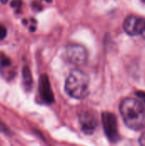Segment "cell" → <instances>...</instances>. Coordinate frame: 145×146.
<instances>
[{
	"label": "cell",
	"mask_w": 145,
	"mask_h": 146,
	"mask_svg": "<svg viewBox=\"0 0 145 146\" xmlns=\"http://www.w3.org/2000/svg\"><path fill=\"white\" fill-rule=\"evenodd\" d=\"M22 5L21 0H13L10 3V6L13 8H21Z\"/></svg>",
	"instance_id": "11"
},
{
	"label": "cell",
	"mask_w": 145,
	"mask_h": 146,
	"mask_svg": "<svg viewBox=\"0 0 145 146\" xmlns=\"http://www.w3.org/2000/svg\"><path fill=\"white\" fill-rule=\"evenodd\" d=\"M7 35V29L4 26L0 24V41L4 39Z\"/></svg>",
	"instance_id": "10"
},
{
	"label": "cell",
	"mask_w": 145,
	"mask_h": 146,
	"mask_svg": "<svg viewBox=\"0 0 145 146\" xmlns=\"http://www.w3.org/2000/svg\"><path fill=\"white\" fill-rule=\"evenodd\" d=\"M89 78L82 71L73 69L65 82V91L68 96L75 99H83L89 94Z\"/></svg>",
	"instance_id": "2"
},
{
	"label": "cell",
	"mask_w": 145,
	"mask_h": 146,
	"mask_svg": "<svg viewBox=\"0 0 145 146\" xmlns=\"http://www.w3.org/2000/svg\"><path fill=\"white\" fill-rule=\"evenodd\" d=\"M22 78H23V82L27 90H30L32 86V74L27 66H25L22 70Z\"/></svg>",
	"instance_id": "8"
},
{
	"label": "cell",
	"mask_w": 145,
	"mask_h": 146,
	"mask_svg": "<svg viewBox=\"0 0 145 146\" xmlns=\"http://www.w3.org/2000/svg\"><path fill=\"white\" fill-rule=\"evenodd\" d=\"M66 56L71 63L80 66L86 62L88 52L86 49L79 44H70L66 48Z\"/></svg>",
	"instance_id": "4"
},
{
	"label": "cell",
	"mask_w": 145,
	"mask_h": 146,
	"mask_svg": "<svg viewBox=\"0 0 145 146\" xmlns=\"http://www.w3.org/2000/svg\"><path fill=\"white\" fill-rule=\"evenodd\" d=\"M139 145L140 146H145V133H144L139 138Z\"/></svg>",
	"instance_id": "13"
},
{
	"label": "cell",
	"mask_w": 145,
	"mask_h": 146,
	"mask_svg": "<svg viewBox=\"0 0 145 146\" xmlns=\"http://www.w3.org/2000/svg\"><path fill=\"white\" fill-rule=\"evenodd\" d=\"M39 94L41 98L46 104H52L55 101L54 94L50 86V83L49 78L46 74H42L39 79V86H38Z\"/></svg>",
	"instance_id": "7"
},
{
	"label": "cell",
	"mask_w": 145,
	"mask_h": 146,
	"mask_svg": "<svg viewBox=\"0 0 145 146\" xmlns=\"http://www.w3.org/2000/svg\"><path fill=\"white\" fill-rule=\"evenodd\" d=\"M136 95L145 104V92H137Z\"/></svg>",
	"instance_id": "12"
},
{
	"label": "cell",
	"mask_w": 145,
	"mask_h": 146,
	"mask_svg": "<svg viewBox=\"0 0 145 146\" xmlns=\"http://www.w3.org/2000/svg\"><path fill=\"white\" fill-rule=\"evenodd\" d=\"M1 1V3H3V4H5V3H7V2H8V0H0Z\"/></svg>",
	"instance_id": "14"
},
{
	"label": "cell",
	"mask_w": 145,
	"mask_h": 146,
	"mask_svg": "<svg viewBox=\"0 0 145 146\" xmlns=\"http://www.w3.org/2000/svg\"><path fill=\"white\" fill-rule=\"evenodd\" d=\"M120 111L125 124L132 130H142L145 127V107L138 99L125 98L120 105Z\"/></svg>",
	"instance_id": "1"
},
{
	"label": "cell",
	"mask_w": 145,
	"mask_h": 146,
	"mask_svg": "<svg viewBox=\"0 0 145 146\" xmlns=\"http://www.w3.org/2000/svg\"><path fill=\"white\" fill-rule=\"evenodd\" d=\"M79 122L85 134H92L97 125V117L91 110H83L79 114Z\"/></svg>",
	"instance_id": "6"
},
{
	"label": "cell",
	"mask_w": 145,
	"mask_h": 146,
	"mask_svg": "<svg viewBox=\"0 0 145 146\" xmlns=\"http://www.w3.org/2000/svg\"><path fill=\"white\" fill-rule=\"evenodd\" d=\"M124 31L130 36L145 34V19L136 15H129L126 18L123 23Z\"/></svg>",
	"instance_id": "5"
},
{
	"label": "cell",
	"mask_w": 145,
	"mask_h": 146,
	"mask_svg": "<svg viewBox=\"0 0 145 146\" xmlns=\"http://www.w3.org/2000/svg\"><path fill=\"white\" fill-rule=\"evenodd\" d=\"M0 63L3 67H8L11 64V61L5 55H2L0 57Z\"/></svg>",
	"instance_id": "9"
},
{
	"label": "cell",
	"mask_w": 145,
	"mask_h": 146,
	"mask_svg": "<svg viewBox=\"0 0 145 146\" xmlns=\"http://www.w3.org/2000/svg\"><path fill=\"white\" fill-rule=\"evenodd\" d=\"M44 1H46L47 3H50L51 2V0H44Z\"/></svg>",
	"instance_id": "15"
},
{
	"label": "cell",
	"mask_w": 145,
	"mask_h": 146,
	"mask_svg": "<svg viewBox=\"0 0 145 146\" xmlns=\"http://www.w3.org/2000/svg\"><path fill=\"white\" fill-rule=\"evenodd\" d=\"M142 1H143V2H144V3H145V0H142Z\"/></svg>",
	"instance_id": "16"
},
{
	"label": "cell",
	"mask_w": 145,
	"mask_h": 146,
	"mask_svg": "<svg viewBox=\"0 0 145 146\" xmlns=\"http://www.w3.org/2000/svg\"><path fill=\"white\" fill-rule=\"evenodd\" d=\"M102 121L104 133L108 139L112 143H116L120 140V133L116 116L110 112H104L102 115Z\"/></svg>",
	"instance_id": "3"
}]
</instances>
